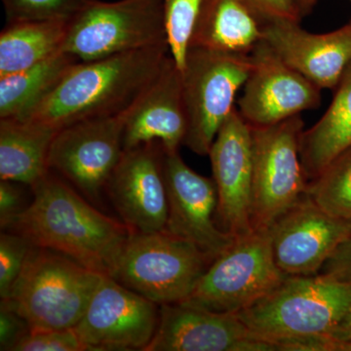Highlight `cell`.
<instances>
[{"instance_id": "obj_4", "label": "cell", "mask_w": 351, "mask_h": 351, "mask_svg": "<svg viewBox=\"0 0 351 351\" xmlns=\"http://www.w3.org/2000/svg\"><path fill=\"white\" fill-rule=\"evenodd\" d=\"M104 276L63 254L34 246L3 301L32 332L73 329Z\"/></svg>"}, {"instance_id": "obj_16", "label": "cell", "mask_w": 351, "mask_h": 351, "mask_svg": "<svg viewBox=\"0 0 351 351\" xmlns=\"http://www.w3.org/2000/svg\"><path fill=\"white\" fill-rule=\"evenodd\" d=\"M163 145L147 143L124 149L107 188L123 223L134 232L166 230L168 199Z\"/></svg>"}, {"instance_id": "obj_34", "label": "cell", "mask_w": 351, "mask_h": 351, "mask_svg": "<svg viewBox=\"0 0 351 351\" xmlns=\"http://www.w3.org/2000/svg\"><path fill=\"white\" fill-rule=\"evenodd\" d=\"M330 337L339 343V351L341 343L351 339V313H348L345 319L339 323V326L335 329Z\"/></svg>"}, {"instance_id": "obj_11", "label": "cell", "mask_w": 351, "mask_h": 351, "mask_svg": "<svg viewBox=\"0 0 351 351\" xmlns=\"http://www.w3.org/2000/svg\"><path fill=\"white\" fill-rule=\"evenodd\" d=\"M160 306L104 276L73 329L87 350L145 351L156 334Z\"/></svg>"}, {"instance_id": "obj_7", "label": "cell", "mask_w": 351, "mask_h": 351, "mask_svg": "<svg viewBox=\"0 0 351 351\" xmlns=\"http://www.w3.org/2000/svg\"><path fill=\"white\" fill-rule=\"evenodd\" d=\"M250 54L189 47L182 69V96L188 119L184 145L208 156L215 138L234 110L237 92L251 69Z\"/></svg>"}, {"instance_id": "obj_9", "label": "cell", "mask_w": 351, "mask_h": 351, "mask_svg": "<svg viewBox=\"0 0 351 351\" xmlns=\"http://www.w3.org/2000/svg\"><path fill=\"white\" fill-rule=\"evenodd\" d=\"M253 130L252 226L269 230L306 195L307 180L300 147L301 114Z\"/></svg>"}, {"instance_id": "obj_5", "label": "cell", "mask_w": 351, "mask_h": 351, "mask_svg": "<svg viewBox=\"0 0 351 351\" xmlns=\"http://www.w3.org/2000/svg\"><path fill=\"white\" fill-rule=\"evenodd\" d=\"M212 262L193 242L167 230H132L110 277L159 306L179 304L191 297Z\"/></svg>"}, {"instance_id": "obj_36", "label": "cell", "mask_w": 351, "mask_h": 351, "mask_svg": "<svg viewBox=\"0 0 351 351\" xmlns=\"http://www.w3.org/2000/svg\"><path fill=\"white\" fill-rule=\"evenodd\" d=\"M339 351H351V339L341 343Z\"/></svg>"}, {"instance_id": "obj_22", "label": "cell", "mask_w": 351, "mask_h": 351, "mask_svg": "<svg viewBox=\"0 0 351 351\" xmlns=\"http://www.w3.org/2000/svg\"><path fill=\"white\" fill-rule=\"evenodd\" d=\"M351 147V62L336 87V93L324 114L311 128L304 129L300 154L307 180Z\"/></svg>"}, {"instance_id": "obj_33", "label": "cell", "mask_w": 351, "mask_h": 351, "mask_svg": "<svg viewBox=\"0 0 351 351\" xmlns=\"http://www.w3.org/2000/svg\"><path fill=\"white\" fill-rule=\"evenodd\" d=\"M318 274L351 283V237L339 245Z\"/></svg>"}, {"instance_id": "obj_23", "label": "cell", "mask_w": 351, "mask_h": 351, "mask_svg": "<svg viewBox=\"0 0 351 351\" xmlns=\"http://www.w3.org/2000/svg\"><path fill=\"white\" fill-rule=\"evenodd\" d=\"M69 19L12 21L0 34V77L63 51Z\"/></svg>"}, {"instance_id": "obj_30", "label": "cell", "mask_w": 351, "mask_h": 351, "mask_svg": "<svg viewBox=\"0 0 351 351\" xmlns=\"http://www.w3.org/2000/svg\"><path fill=\"white\" fill-rule=\"evenodd\" d=\"M27 321L3 300L0 302V350L14 351L31 332Z\"/></svg>"}, {"instance_id": "obj_21", "label": "cell", "mask_w": 351, "mask_h": 351, "mask_svg": "<svg viewBox=\"0 0 351 351\" xmlns=\"http://www.w3.org/2000/svg\"><path fill=\"white\" fill-rule=\"evenodd\" d=\"M58 131L25 120L0 119V179L32 186L49 173Z\"/></svg>"}, {"instance_id": "obj_18", "label": "cell", "mask_w": 351, "mask_h": 351, "mask_svg": "<svg viewBox=\"0 0 351 351\" xmlns=\"http://www.w3.org/2000/svg\"><path fill=\"white\" fill-rule=\"evenodd\" d=\"M263 40L288 66L322 89H335L351 62V22L326 34H313L300 22L263 25Z\"/></svg>"}, {"instance_id": "obj_14", "label": "cell", "mask_w": 351, "mask_h": 351, "mask_svg": "<svg viewBox=\"0 0 351 351\" xmlns=\"http://www.w3.org/2000/svg\"><path fill=\"white\" fill-rule=\"evenodd\" d=\"M269 230L279 269L286 276H313L351 237V218L332 216L304 195Z\"/></svg>"}, {"instance_id": "obj_31", "label": "cell", "mask_w": 351, "mask_h": 351, "mask_svg": "<svg viewBox=\"0 0 351 351\" xmlns=\"http://www.w3.org/2000/svg\"><path fill=\"white\" fill-rule=\"evenodd\" d=\"M263 23L274 21L301 22L302 15L295 0H250Z\"/></svg>"}, {"instance_id": "obj_13", "label": "cell", "mask_w": 351, "mask_h": 351, "mask_svg": "<svg viewBox=\"0 0 351 351\" xmlns=\"http://www.w3.org/2000/svg\"><path fill=\"white\" fill-rule=\"evenodd\" d=\"M163 170L168 199L166 230L193 242L214 261L235 237L221 230L215 221L218 193L213 178L191 169L179 151L165 152Z\"/></svg>"}, {"instance_id": "obj_6", "label": "cell", "mask_w": 351, "mask_h": 351, "mask_svg": "<svg viewBox=\"0 0 351 351\" xmlns=\"http://www.w3.org/2000/svg\"><path fill=\"white\" fill-rule=\"evenodd\" d=\"M169 45L162 0H84L63 46L80 62Z\"/></svg>"}, {"instance_id": "obj_35", "label": "cell", "mask_w": 351, "mask_h": 351, "mask_svg": "<svg viewBox=\"0 0 351 351\" xmlns=\"http://www.w3.org/2000/svg\"><path fill=\"white\" fill-rule=\"evenodd\" d=\"M318 0H295L298 8H299L300 13H301L302 17L309 14L314 5L317 3Z\"/></svg>"}, {"instance_id": "obj_15", "label": "cell", "mask_w": 351, "mask_h": 351, "mask_svg": "<svg viewBox=\"0 0 351 351\" xmlns=\"http://www.w3.org/2000/svg\"><path fill=\"white\" fill-rule=\"evenodd\" d=\"M208 156L218 193V225L235 239L245 237L254 230L253 130L237 108L221 125Z\"/></svg>"}, {"instance_id": "obj_17", "label": "cell", "mask_w": 351, "mask_h": 351, "mask_svg": "<svg viewBox=\"0 0 351 351\" xmlns=\"http://www.w3.org/2000/svg\"><path fill=\"white\" fill-rule=\"evenodd\" d=\"M145 351H276L237 314L219 313L186 302L161 304L159 322Z\"/></svg>"}, {"instance_id": "obj_32", "label": "cell", "mask_w": 351, "mask_h": 351, "mask_svg": "<svg viewBox=\"0 0 351 351\" xmlns=\"http://www.w3.org/2000/svg\"><path fill=\"white\" fill-rule=\"evenodd\" d=\"M17 182H0V226L4 230L25 209L22 191Z\"/></svg>"}, {"instance_id": "obj_27", "label": "cell", "mask_w": 351, "mask_h": 351, "mask_svg": "<svg viewBox=\"0 0 351 351\" xmlns=\"http://www.w3.org/2000/svg\"><path fill=\"white\" fill-rule=\"evenodd\" d=\"M34 245L19 233L2 230L0 234V297L5 300L24 269Z\"/></svg>"}, {"instance_id": "obj_37", "label": "cell", "mask_w": 351, "mask_h": 351, "mask_svg": "<svg viewBox=\"0 0 351 351\" xmlns=\"http://www.w3.org/2000/svg\"><path fill=\"white\" fill-rule=\"evenodd\" d=\"M350 1L351 2V0H350Z\"/></svg>"}, {"instance_id": "obj_20", "label": "cell", "mask_w": 351, "mask_h": 351, "mask_svg": "<svg viewBox=\"0 0 351 351\" xmlns=\"http://www.w3.org/2000/svg\"><path fill=\"white\" fill-rule=\"evenodd\" d=\"M263 25L250 0H205L189 47L249 55L263 40Z\"/></svg>"}, {"instance_id": "obj_25", "label": "cell", "mask_w": 351, "mask_h": 351, "mask_svg": "<svg viewBox=\"0 0 351 351\" xmlns=\"http://www.w3.org/2000/svg\"><path fill=\"white\" fill-rule=\"evenodd\" d=\"M306 195L327 213L351 218V147L309 180Z\"/></svg>"}, {"instance_id": "obj_12", "label": "cell", "mask_w": 351, "mask_h": 351, "mask_svg": "<svg viewBox=\"0 0 351 351\" xmlns=\"http://www.w3.org/2000/svg\"><path fill=\"white\" fill-rule=\"evenodd\" d=\"M250 57L237 110L252 128L274 125L319 107L320 88L288 66L265 41Z\"/></svg>"}, {"instance_id": "obj_10", "label": "cell", "mask_w": 351, "mask_h": 351, "mask_svg": "<svg viewBox=\"0 0 351 351\" xmlns=\"http://www.w3.org/2000/svg\"><path fill=\"white\" fill-rule=\"evenodd\" d=\"M129 108L58 131L51 144L49 170L61 176L84 197L98 202L123 154Z\"/></svg>"}, {"instance_id": "obj_29", "label": "cell", "mask_w": 351, "mask_h": 351, "mask_svg": "<svg viewBox=\"0 0 351 351\" xmlns=\"http://www.w3.org/2000/svg\"><path fill=\"white\" fill-rule=\"evenodd\" d=\"M75 329L31 332L18 343L14 351H85Z\"/></svg>"}, {"instance_id": "obj_1", "label": "cell", "mask_w": 351, "mask_h": 351, "mask_svg": "<svg viewBox=\"0 0 351 351\" xmlns=\"http://www.w3.org/2000/svg\"><path fill=\"white\" fill-rule=\"evenodd\" d=\"M32 189L31 204L4 230L19 233L34 246L63 254L101 276H112L131 228L92 206L52 171Z\"/></svg>"}, {"instance_id": "obj_8", "label": "cell", "mask_w": 351, "mask_h": 351, "mask_svg": "<svg viewBox=\"0 0 351 351\" xmlns=\"http://www.w3.org/2000/svg\"><path fill=\"white\" fill-rule=\"evenodd\" d=\"M272 251L269 230L237 237L215 258L186 304L219 313L237 314L262 299L285 277Z\"/></svg>"}, {"instance_id": "obj_26", "label": "cell", "mask_w": 351, "mask_h": 351, "mask_svg": "<svg viewBox=\"0 0 351 351\" xmlns=\"http://www.w3.org/2000/svg\"><path fill=\"white\" fill-rule=\"evenodd\" d=\"M205 0H162L171 56L182 69L191 34Z\"/></svg>"}, {"instance_id": "obj_2", "label": "cell", "mask_w": 351, "mask_h": 351, "mask_svg": "<svg viewBox=\"0 0 351 351\" xmlns=\"http://www.w3.org/2000/svg\"><path fill=\"white\" fill-rule=\"evenodd\" d=\"M171 56L169 45L78 62L20 120L59 131L126 110Z\"/></svg>"}, {"instance_id": "obj_24", "label": "cell", "mask_w": 351, "mask_h": 351, "mask_svg": "<svg viewBox=\"0 0 351 351\" xmlns=\"http://www.w3.org/2000/svg\"><path fill=\"white\" fill-rule=\"evenodd\" d=\"M78 62L77 58L61 51L31 68L1 76L0 119L24 117Z\"/></svg>"}, {"instance_id": "obj_19", "label": "cell", "mask_w": 351, "mask_h": 351, "mask_svg": "<svg viewBox=\"0 0 351 351\" xmlns=\"http://www.w3.org/2000/svg\"><path fill=\"white\" fill-rule=\"evenodd\" d=\"M188 131L182 71L172 56L129 108L123 149L159 142L165 152L179 151Z\"/></svg>"}, {"instance_id": "obj_3", "label": "cell", "mask_w": 351, "mask_h": 351, "mask_svg": "<svg viewBox=\"0 0 351 351\" xmlns=\"http://www.w3.org/2000/svg\"><path fill=\"white\" fill-rule=\"evenodd\" d=\"M351 313V283L334 277L286 276L276 289L237 313L279 351L285 339L331 336Z\"/></svg>"}, {"instance_id": "obj_28", "label": "cell", "mask_w": 351, "mask_h": 351, "mask_svg": "<svg viewBox=\"0 0 351 351\" xmlns=\"http://www.w3.org/2000/svg\"><path fill=\"white\" fill-rule=\"evenodd\" d=\"M84 0H2L7 22L71 19Z\"/></svg>"}]
</instances>
